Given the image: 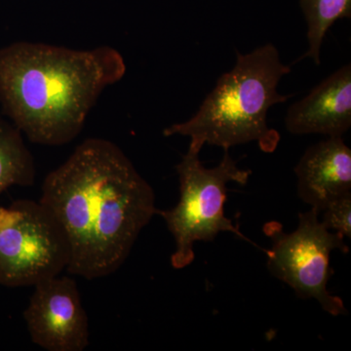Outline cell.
<instances>
[{
    "label": "cell",
    "instance_id": "3957f363",
    "mask_svg": "<svg viewBox=\"0 0 351 351\" xmlns=\"http://www.w3.org/2000/svg\"><path fill=\"white\" fill-rule=\"evenodd\" d=\"M290 73L274 44L248 54L237 52L235 66L219 78L197 112L186 121L164 129L163 135L184 136L191 138V145L223 149L257 142L262 151L274 152L280 136L267 125V113L291 98L278 92L281 80Z\"/></svg>",
    "mask_w": 351,
    "mask_h": 351
},
{
    "label": "cell",
    "instance_id": "ba28073f",
    "mask_svg": "<svg viewBox=\"0 0 351 351\" xmlns=\"http://www.w3.org/2000/svg\"><path fill=\"white\" fill-rule=\"evenodd\" d=\"M285 126L295 135L343 137L351 127V66L335 71L289 108Z\"/></svg>",
    "mask_w": 351,
    "mask_h": 351
},
{
    "label": "cell",
    "instance_id": "8992f818",
    "mask_svg": "<svg viewBox=\"0 0 351 351\" xmlns=\"http://www.w3.org/2000/svg\"><path fill=\"white\" fill-rule=\"evenodd\" d=\"M263 232L272 242L267 251V267L272 276L290 286L300 298L319 302L328 313L348 314L343 300L327 290L334 274L330 265L332 251L339 249L348 253L341 233L325 228L313 208L299 215V226L294 232H284L278 221L265 223Z\"/></svg>",
    "mask_w": 351,
    "mask_h": 351
},
{
    "label": "cell",
    "instance_id": "7a4b0ae2",
    "mask_svg": "<svg viewBox=\"0 0 351 351\" xmlns=\"http://www.w3.org/2000/svg\"><path fill=\"white\" fill-rule=\"evenodd\" d=\"M125 73L123 57L110 46L75 50L18 41L0 49V105L32 143L66 145L104 90Z\"/></svg>",
    "mask_w": 351,
    "mask_h": 351
},
{
    "label": "cell",
    "instance_id": "30bf717a",
    "mask_svg": "<svg viewBox=\"0 0 351 351\" xmlns=\"http://www.w3.org/2000/svg\"><path fill=\"white\" fill-rule=\"evenodd\" d=\"M36 175L34 156L23 134L0 114V195L11 186H32Z\"/></svg>",
    "mask_w": 351,
    "mask_h": 351
},
{
    "label": "cell",
    "instance_id": "7c38bea8",
    "mask_svg": "<svg viewBox=\"0 0 351 351\" xmlns=\"http://www.w3.org/2000/svg\"><path fill=\"white\" fill-rule=\"evenodd\" d=\"M320 214L323 215L321 223L325 228L350 239L351 193L332 200Z\"/></svg>",
    "mask_w": 351,
    "mask_h": 351
},
{
    "label": "cell",
    "instance_id": "52a82bcc",
    "mask_svg": "<svg viewBox=\"0 0 351 351\" xmlns=\"http://www.w3.org/2000/svg\"><path fill=\"white\" fill-rule=\"evenodd\" d=\"M34 288L24 311L32 343L48 351L87 348L89 321L75 279L58 276Z\"/></svg>",
    "mask_w": 351,
    "mask_h": 351
},
{
    "label": "cell",
    "instance_id": "9c48e42d",
    "mask_svg": "<svg viewBox=\"0 0 351 351\" xmlns=\"http://www.w3.org/2000/svg\"><path fill=\"white\" fill-rule=\"evenodd\" d=\"M298 193L318 213L332 200L351 193V151L343 137L311 145L295 168Z\"/></svg>",
    "mask_w": 351,
    "mask_h": 351
},
{
    "label": "cell",
    "instance_id": "5b68a950",
    "mask_svg": "<svg viewBox=\"0 0 351 351\" xmlns=\"http://www.w3.org/2000/svg\"><path fill=\"white\" fill-rule=\"evenodd\" d=\"M69 262L63 228L40 201L0 206V285L36 286L60 276Z\"/></svg>",
    "mask_w": 351,
    "mask_h": 351
},
{
    "label": "cell",
    "instance_id": "8fae6325",
    "mask_svg": "<svg viewBox=\"0 0 351 351\" xmlns=\"http://www.w3.org/2000/svg\"><path fill=\"white\" fill-rule=\"evenodd\" d=\"M306 22L308 48L302 58L320 64V52L328 31L337 21L351 16V0H300Z\"/></svg>",
    "mask_w": 351,
    "mask_h": 351
},
{
    "label": "cell",
    "instance_id": "277c9868",
    "mask_svg": "<svg viewBox=\"0 0 351 351\" xmlns=\"http://www.w3.org/2000/svg\"><path fill=\"white\" fill-rule=\"evenodd\" d=\"M201 149L189 145L188 152L176 166L181 193L179 203L173 209L158 210L157 214L162 217L174 237L176 250L171 263L176 269H184L193 262L196 241H212L219 232H232L251 242L225 215L226 184L234 182L245 186L251 171L240 169L228 149H225L217 167L205 168L199 159Z\"/></svg>",
    "mask_w": 351,
    "mask_h": 351
},
{
    "label": "cell",
    "instance_id": "6da1fadb",
    "mask_svg": "<svg viewBox=\"0 0 351 351\" xmlns=\"http://www.w3.org/2000/svg\"><path fill=\"white\" fill-rule=\"evenodd\" d=\"M41 203L68 239L66 271L83 278L114 274L154 215V189L119 147L87 138L46 176Z\"/></svg>",
    "mask_w": 351,
    "mask_h": 351
}]
</instances>
